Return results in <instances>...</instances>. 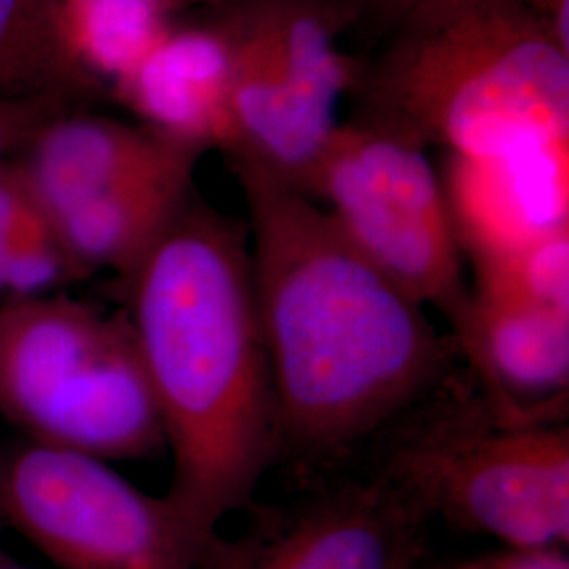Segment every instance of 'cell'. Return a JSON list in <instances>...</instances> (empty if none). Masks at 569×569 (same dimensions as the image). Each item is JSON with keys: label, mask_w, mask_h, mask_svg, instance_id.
I'll return each mask as SVG.
<instances>
[{"label": "cell", "mask_w": 569, "mask_h": 569, "mask_svg": "<svg viewBox=\"0 0 569 569\" xmlns=\"http://www.w3.org/2000/svg\"><path fill=\"white\" fill-rule=\"evenodd\" d=\"M61 30L82 68L114 87L178 21L182 0H56Z\"/></svg>", "instance_id": "cell-16"}, {"label": "cell", "mask_w": 569, "mask_h": 569, "mask_svg": "<svg viewBox=\"0 0 569 569\" xmlns=\"http://www.w3.org/2000/svg\"><path fill=\"white\" fill-rule=\"evenodd\" d=\"M203 9L197 20L176 21L112 89L140 122L207 152L226 143L230 53L213 7Z\"/></svg>", "instance_id": "cell-12"}, {"label": "cell", "mask_w": 569, "mask_h": 569, "mask_svg": "<svg viewBox=\"0 0 569 569\" xmlns=\"http://www.w3.org/2000/svg\"><path fill=\"white\" fill-rule=\"evenodd\" d=\"M0 523H2V521H0Z\"/></svg>", "instance_id": "cell-25"}, {"label": "cell", "mask_w": 569, "mask_h": 569, "mask_svg": "<svg viewBox=\"0 0 569 569\" xmlns=\"http://www.w3.org/2000/svg\"><path fill=\"white\" fill-rule=\"evenodd\" d=\"M481 376L510 401L566 392L569 312L475 291L448 312Z\"/></svg>", "instance_id": "cell-13"}, {"label": "cell", "mask_w": 569, "mask_h": 569, "mask_svg": "<svg viewBox=\"0 0 569 569\" xmlns=\"http://www.w3.org/2000/svg\"><path fill=\"white\" fill-rule=\"evenodd\" d=\"M197 164H180L122 183L66 209L53 224L87 274L110 268L127 279L192 197Z\"/></svg>", "instance_id": "cell-14"}, {"label": "cell", "mask_w": 569, "mask_h": 569, "mask_svg": "<svg viewBox=\"0 0 569 569\" xmlns=\"http://www.w3.org/2000/svg\"><path fill=\"white\" fill-rule=\"evenodd\" d=\"M124 281L173 456L167 496L218 533L249 502L281 437L247 230L192 192Z\"/></svg>", "instance_id": "cell-2"}, {"label": "cell", "mask_w": 569, "mask_h": 569, "mask_svg": "<svg viewBox=\"0 0 569 569\" xmlns=\"http://www.w3.org/2000/svg\"><path fill=\"white\" fill-rule=\"evenodd\" d=\"M388 470L430 515L498 538L510 550H559L568 542L566 427L451 422L407 443Z\"/></svg>", "instance_id": "cell-8"}, {"label": "cell", "mask_w": 569, "mask_h": 569, "mask_svg": "<svg viewBox=\"0 0 569 569\" xmlns=\"http://www.w3.org/2000/svg\"><path fill=\"white\" fill-rule=\"evenodd\" d=\"M0 569H37V568H26V566H18V563H13V561H9L7 557H2L0 555Z\"/></svg>", "instance_id": "cell-24"}, {"label": "cell", "mask_w": 569, "mask_h": 569, "mask_svg": "<svg viewBox=\"0 0 569 569\" xmlns=\"http://www.w3.org/2000/svg\"><path fill=\"white\" fill-rule=\"evenodd\" d=\"M0 413L30 441L103 462L164 446L129 319L63 293L0 306Z\"/></svg>", "instance_id": "cell-4"}, {"label": "cell", "mask_w": 569, "mask_h": 569, "mask_svg": "<svg viewBox=\"0 0 569 569\" xmlns=\"http://www.w3.org/2000/svg\"><path fill=\"white\" fill-rule=\"evenodd\" d=\"M79 110L58 98H0V164L18 159L49 122Z\"/></svg>", "instance_id": "cell-19"}, {"label": "cell", "mask_w": 569, "mask_h": 569, "mask_svg": "<svg viewBox=\"0 0 569 569\" xmlns=\"http://www.w3.org/2000/svg\"><path fill=\"white\" fill-rule=\"evenodd\" d=\"M0 521L56 569H199L218 536L108 462L37 441L0 458Z\"/></svg>", "instance_id": "cell-6"}, {"label": "cell", "mask_w": 569, "mask_h": 569, "mask_svg": "<svg viewBox=\"0 0 569 569\" xmlns=\"http://www.w3.org/2000/svg\"><path fill=\"white\" fill-rule=\"evenodd\" d=\"M472 264L479 293L569 312V228Z\"/></svg>", "instance_id": "cell-18"}, {"label": "cell", "mask_w": 569, "mask_h": 569, "mask_svg": "<svg viewBox=\"0 0 569 569\" xmlns=\"http://www.w3.org/2000/svg\"><path fill=\"white\" fill-rule=\"evenodd\" d=\"M439 176L472 262L569 228V138L500 157L448 154Z\"/></svg>", "instance_id": "cell-10"}, {"label": "cell", "mask_w": 569, "mask_h": 569, "mask_svg": "<svg viewBox=\"0 0 569 569\" xmlns=\"http://www.w3.org/2000/svg\"><path fill=\"white\" fill-rule=\"evenodd\" d=\"M87 272L61 243L20 164H0V296L7 300L51 296Z\"/></svg>", "instance_id": "cell-17"}, {"label": "cell", "mask_w": 569, "mask_h": 569, "mask_svg": "<svg viewBox=\"0 0 569 569\" xmlns=\"http://www.w3.org/2000/svg\"><path fill=\"white\" fill-rule=\"evenodd\" d=\"M186 4H201V7H213V4H224V2H234V0H182Z\"/></svg>", "instance_id": "cell-22"}, {"label": "cell", "mask_w": 569, "mask_h": 569, "mask_svg": "<svg viewBox=\"0 0 569 569\" xmlns=\"http://www.w3.org/2000/svg\"><path fill=\"white\" fill-rule=\"evenodd\" d=\"M486 569H569L559 550H510L486 559Z\"/></svg>", "instance_id": "cell-21"}, {"label": "cell", "mask_w": 569, "mask_h": 569, "mask_svg": "<svg viewBox=\"0 0 569 569\" xmlns=\"http://www.w3.org/2000/svg\"><path fill=\"white\" fill-rule=\"evenodd\" d=\"M203 154L201 148L167 138L143 122L72 110L49 122L16 163L53 220L122 183L197 164Z\"/></svg>", "instance_id": "cell-11"}, {"label": "cell", "mask_w": 569, "mask_h": 569, "mask_svg": "<svg viewBox=\"0 0 569 569\" xmlns=\"http://www.w3.org/2000/svg\"><path fill=\"white\" fill-rule=\"evenodd\" d=\"M428 148L380 122L340 121L319 161L310 197L346 239L418 305L446 312L468 293L462 249Z\"/></svg>", "instance_id": "cell-7"}, {"label": "cell", "mask_w": 569, "mask_h": 569, "mask_svg": "<svg viewBox=\"0 0 569 569\" xmlns=\"http://www.w3.org/2000/svg\"><path fill=\"white\" fill-rule=\"evenodd\" d=\"M103 91L70 51L56 0H0V98L81 108Z\"/></svg>", "instance_id": "cell-15"}, {"label": "cell", "mask_w": 569, "mask_h": 569, "mask_svg": "<svg viewBox=\"0 0 569 569\" xmlns=\"http://www.w3.org/2000/svg\"><path fill=\"white\" fill-rule=\"evenodd\" d=\"M352 117L448 154L569 138V44L533 0H425L357 58Z\"/></svg>", "instance_id": "cell-3"}, {"label": "cell", "mask_w": 569, "mask_h": 569, "mask_svg": "<svg viewBox=\"0 0 569 569\" xmlns=\"http://www.w3.org/2000/svg\"><path fill=\"white\" fill-rule=\"evenodd\" d=\"M451 569H486V559H475V561H467V563H460L456 568Z\"/></svg>", "instance_id": "cell-23"}, {"label": "cell", "mask_w": 569, "mask_h": 569, "mask_svg": "<svg viewBox=\"0 0 569 569\" xmlns=\"http://www.w3.org/2000/svg\"><path fill=\"white\" fill-rule=\"evenodd\" d=\"M230 53V167H253L310 197L348 96L357 56L342 51L340 0H234L213 4Z\"/></svg>", "instance_id": "cell-5"}, {"label": "cell", "mask_w": 569, "mask_h": 569, "mask_svg": "<svg viewBox=\"0 0 569 569\" xmlns=\"http://www.w3.org/2000/svg\"><path fill=\"white\" fill-rule=\"evenodd\" d=\"M348 18V34H357L367 49L425 0H340Z\"/></svg>", "instance_id": "cell-20"}, {"label": "cell", "mask_w": 569, "mask_h": 569, "mask_svg": "<svg viewBox=\"0 0 569 569\" xmlns=\"http://www.w3.org/2000/svg\"><path fill=\"white\" fill-rule=\"evenodd\" d=\"M430 517L422 498L387 468L268 512L237 540L216 536L199 569H418Z\"/></svg>", "instance_id": "cell-9"}, {"label": "cell", "mask_w": 569, "mask_h": 569, "mask_svg": "<svg viewBox=\"0 0 569 569\" xmlns=\"http://www.w3.org/2000/svg\"><path fill=\"white\" fill-rule=\"evenodd\" d=\"M232 171L281 437L315 453L348 448L441 378L448 346L312 197L253 167Z\"/></svg>", "instance_id": "cell-1"}]
</instances>
